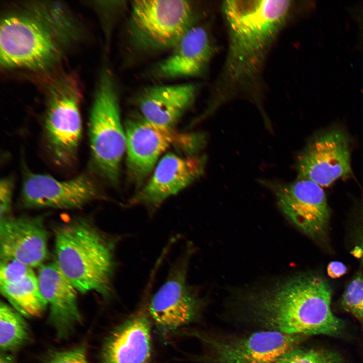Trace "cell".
I'll list each match as a JSON object with an SVG mask.
<instances>
[{
	"label": "cell",
	"instance_id": "3957f363",
	"mask_svg": "<svg viewBox=\"0 0 363 363\" xmlns=\"http://www.w3.org/2000/svg\"><path fill=\"white\" fill-rule=\"evenodd\" d=\"M115 247L113 239L88 218H74L54 229L55 263L83 293L110 296Z\"/></svg>",
	"mask_w": 363,
	"mask_h": 363
},
{
	"label": "cell",
	"instance_id": "484cf974",
	"mask_svg": "<svg viewBox=\"0 0 363 363\" xmlns=\"http://www.w3.org/2000/svg\"><path fill=\"white\" fill-rule=\"evenodd\" d=\"M14 181L12 177L2 178L0 182L1 219L10 215L12 203Z\"/></svg>",
	"mask_w": 363,
	"mask_h": 363
},
{
	"label": "cell",
	"instance_id": "7402d4cb",
	"mask_svg": "<svg viewBox=\"0 0 363 363\" xmlns=\"http://www.w3.org/2000/svg\"><path fill=\"white\" fill-rule=\"evenodd\" d=\"M17 311L7 304H0V346L8 350L19 347L27 339V325Z\"/></svg>",
	"mask_w": 363,
	"mask_h": 363
},
{
	"label": "cell",
	"instance_id": "4fadbf2b",
	"mask_svg": "<svg viewBox=\"0 0 363 363\" xmlns=\"http://www.w3.org/2000/svg\"><path fill=\"white\" fill-rule=\"evenodd\" d=\"M305 338L269 330L225 340L211 339L208 342L217 363H275Z\"/></svg>",
	"mask_w": 363,
	"mask_h": 363
},
{
	"label": "cell",
	"instance_id": "d6986e66",
	"mask_svg": "<svg viewBox=\"0 0 363 363\" xmlns=\"http://www.w3.org/2000/svg\"><path fill=\"white\" fill-rule=\"evenodd\" d=\"M151 354V323L145 313L134 315L116 328L102 350L103 363H148Z\"/></svg>",
	"mask_w": 363,
	"mask_h": 363
},
{
	"label": "cell",
	"instance_id": "8fae6325",
	"mask_svg": "<svg viewBox=\"0 0 363 363\" xmlns=\"http://www.w3.org/2000/svg\"><path fill=\"white\" fill-rule=\"evenodd\" d=\"M267 185L273 190L283 213L296 226L313 237L324 234L330 211L322 187L301 178L289 183Z\"/></svg>",
	"mask_w": 363,
	"mask_h": 363
},
{
	"label": "cell",
	"instance_id": "277c9868",
	"mask_svg": "<svg viewBox=\"0 0 363 363\" xmlns=\"http://www.w3.org/2000/svg\"><path fill=\"white\" fill-rule=\"evenodd\" d=\"M197 16L190 1H134L127 24L130 44L141 52L171 50L196 24Z\"/></svg>",
	"mask_w": 363,
	"mask_h": 363
},
{
	"label": "cell",
	"instance_id": "7c38bea8",
	"mask_svg": "<svg viewBox=\"0 0 363 363\" xmlns=\"http://www.w3.org/2000/svg\"><path fill=\"white\" fill-rule=\"evenodd\" d=\"M21 201L28 208L71 210L81 208L100 197L93 179L81 174L71 179L59 180L50 175L26 173Z\"/></svg>",
	"mask_w": 363,
	"mask_h": 363
},
{
	"label": "cell",
	"instance_id": "ffe728a7",
	"mask_svg": "<svg viewBox=\"0 0 363 363\" xmlns=\"http://www.w3.org/2000/svg\"><path fill=\"white\" fill-rule=\"evenodd\" d=\"M26 9L59 45L70 44L79 38L80 32L77 23L64 5L52 2H33L26 5Z\"/></svg>",
	"mask_w": 363,
	"mask_h": 363
},
{
	"label": "cell",
	"instance_id": "ac0fdd59",
	"mask_svg": "<svg viewBox=\"0 0 363 363\" xmlns=\"http://www.w3.org/2000/svg\"><path fill=\"white\" fill-rule=\"evenodd\" d=\"M197 91V86L190 83L147 87L137 97L139 115L152 123L173 128L194 103Z\"/></svg>",
	"mask_w": 363,
	"mask_h": 363
},
{
	"label": "cell",
	"instance_id": "603a6c76",
	"mask_svg": "<svg viewBox=\"0 0 363 363\" xmlns=\"http://www.w3.org/2000/svg\"><path fill=\"white\" fill-rule=\"evenodd\" d=\"M275 363H342L337 352L330 350L296 347L287 352Z\"/></svg>",
	"mask_w": 363,
	"mask_h": 363
},
{
	"label": "cell",
	"instance_id": "9a60e30c",
	"mask_svg": "<svg viewBox=\"0 0 363 363\" xmlns=\"http://www.w3.org/2000/svg\"><path fill=\"white\" fill-rule=\"evenodd\" d=\"M48 255V232L40 217L10 215L1 219L0 258L40 267Z\"/></svg>",
	"mask_w": 363,
	"mask_h": 363
},
{
	"label": "cell",
	"instance_id": "ba28073f",
	"mask_svg": "<svg viewBox=\"0 0 363 363\" xmlns=\"http://www.w3.org/2000/svg\"><path fill=\"white\" fill-rule=\"evenodd\" d=\"M125 129L128 166L137 182L146 177L159 157L171 145L194 152L206 141L204 134L178 133L173 128L152 123L139 114L127 120Z\"/></svg>",
	"mask_w": 363,
	"mask_h": 363
},
{
	"label": "cell",
	"instance_id": "e0dca14e",
	"mask_svg": "<svg viewBox=\"0 0 363 363\" xmlns=\"http://www.w3.org/2000/svg\"><path fill=\"white\" fill-rule=\"evenodd\" d=\"M42 294L50 309V320L58 335L65 337L80 322L75 287L54 262L44 264L37 275Z\"/></svg>",
	"mask_w": 363,
	"mask_h": 363
},
{
	"label": "cell",
	"instance_id": "30bf717a",
	"mask_svg": "<svg viewBox=\"0 0 363 363\" xmlns=\"http://www.w3.org/2000/svg\"><path fill=\"white\" fill-rule=\"evenodd\" d=\"M189 257L185 253L177 260L150 300L149 315L162 331L178 329L198 317L199 300L187 281Z\"/></svg>",
	"mask_w": 363,
	"mask_h": 363
},
{
	"label": "cell",
	"instance_id": "2e32d148",
	"mask_svg": "<svg viewBox=\"0 0 363 363\" xmlns=\"http://www.w3.org/2000/svg\"><path fill=\"white\" fill-rule=\"evenodd\" d=\"M213 53L214 47L207 30L195 24L183 35L169 54L155 65L153 76L165 80L201 76Z\"/></svg>",
	"mask_w": 363,
	"mask_h": 363
},
{
	"label": "cell",
	"instance_id": "8992f818",
	"mask_svg": "<svg viewBox=\"0 0 363 363\" xmlns=\"http://www.w3.org/2000/svg\"><path fill=\"white\" fill-rule=\"evenodd\" d=\"M43 122L44 143L53 161L62 167L73 165L82 137L81 94L71 74L56 78L46 91Z\"/></svg>",
	"mask_w": 363,
	"mask_h": 363
},
{
	"label": "cell",
	"instance_id": "9c48e42d",
	"mask_svg": "<svg viewBox=\"0 0 363 363\" xmlns=\"http://www.w3.org/2000/svg\"><path fill=\"white\" fill-rule=\"evenodd\" d=\"M348 137L339 128L325 130L315 135L298 155V178L327 187L351 173Z\"/></svg>",
	"mask_w": 363,
	"mask_h": 363
},
{
	"label": "cell",
	"instance_id": "6da1fadb",
	"mask_svg": "<svg viewBox=\"0 0 363 363\" xmlns=\"http://www.w3.org/2000/svg\"><path fill=\"white\" fill-rule=\"evenodd\" d=\"M331 297L325 279L308 274L254 294L248 305L254 319L271 330L336 336L344 324L332 311Z\"/></svg>",
	"mask_w": 363,
	"mask_h": 363
},
{
	"label": "cell",
	"instance_id": "f546056e",
	"mask_svg": "<svg viewBox=\"0 0 363 363\" xmlns=\"http://www.w3.org/2000/svg\"><path fill=\"white\" fill-rule=\"evenodd\" d=\"M0 363H8V362L4 360L1 359Z\"/></svg>",
	"mask_w": 363,
	"mask_h": 363
},
{
	"label": "cell",
	"instance_id": "52a82bcc",
	"mask_svg": "<svg viewBox=\"0 0 363 363\" xmlns=\"http://www.w3.org/2000/svg\"><path fill=\"white\" fill-rule=\"evenodd\" d=\"M59 46L42 24L27 12L9 14L1 20L0 63L4 69H47L58 58Z\"/></svg>",
	"mask_w": 363,
	"mask_h": 363
},
{
	"label": "cell",
	"instance_id": "5b68a950",
	"mask_svg": "<svg viewBox=\"0 0 363 363\" xmlns=\"http://www.w3.org/2000/svg\"><path fill=\"white\" fill-rule=\"evenodd\" d=\"M88 133L92 166L110 183L118 180L126 149L125 131L120 116L118 97L111 74L103 71L91 108Z\"/></svg>",
	"mask_w": 363,
	"mask_h": 363
},
{
	"label": "cell",
	"instance_id": "d4e9b609",
	"mask_svg": "<svg viewBox=\"0 0 363 363\" xmlns=\"http://www.w3.org/2000/svg\"><path fill=\"white\" fill-rule=\"evenodd\" d=\"M32 272V268L16 260L1 259L0 285L15 282Z\"/></svg>",
	"mask_w": 363,
	"mask_h": 363
},
{
	"label": "cell",
	"instance_id": "f1b7e54d",
	"mask_svg": "<svg viewBox=\"0 0 363 363\" xmlns=\"http://www.w3.org/2000/svg\"><path fill=\"white\" fill-rule=\"evenodd\" d=\"M359 241V245L355 248L354 252L355 255L361 258L363 261V223L360 233Z\"/></svg>",
	"mask_w": 363,
	"mask_h": 363
},
{
	"label": "cell",
	"instance_id": "5bb4252c",
	"mask_svg": "<svg viewBox=\"0 0 363 363\" xmlns=\"http://www.w3.org/2000/svg\"><path fill=\"white\" fill-rule=\"evenodd\" d=\"M206 162L205 156L183 157L167 154L158 163L149 182L131 203L157 208L200 177L204 173Z\"/></svg>",
	"mask_w": 363,
	"mask_h": 363
},
{
	"label": "cell",
	"instance_id": "4316f807",
	"mask_svg": "<svg viewBox=\"0 0 363 363\" xmlns=\"http://www.w3.org/2000/svg\"><path fill=\"white\" fill-rule=\"evenodd\" d=\"M50 363H89L85 350L82 348L57 352L54 353Z\"/></svg>",
	"mask_w": 363,
	"mask_h": 363
},
{
	"label": "cell",
	"instance_id": "83f0119b",
	"mask_svg": "<svg viewBox=\"0 0 363 363\" xmlns=\"http://www.w3.org/2000/svg\"><path fill=\"white\" fill-rule=\"evenodd\" d=\"M327 272L331 277L336 278L341 277L346 273V267L341 262L333 261L328 265Z\"/></svg>",
	"mask_w": 363,
	"mask_h": 363
},
{
	"label": "cell",
	"instance_id": "cb8c5ba5",
	"mask_svg": "<svg viewBox=\"0 0 363 363\" xmlns=\"http://www.w3.org/2000/svg\"><path fill=\"white\" fill-rule=\"evenodd\" d=\"M343 309L363 325V275L357 274L348 284L342 299Z\"/></svg>",
	"mask_w": 363,
	"mask_h": 363
},
{
	"label": "cell",
	"instance_id": "44dd1931",
	"mask_svg": "<svg viewBox=\"0 0 363 363\" xmlns=\"http://www.w3.org/2000/svg\"><path fill=\"white\" fill-rule=\"evenodd\" d=\"M0 289L14 309L26 316H40L47 305L34 271L15 282L0 285Z\"/></svg>",
	"mask_w": 363,
	"mask_h": 363
},
{
	"label": "cell",
	"instance_id": "7a4b0ae2",
	"mask_svg": "<svg viewBox=\"0 0 363 363\" xmlns=\"http://www.w3.org/2000/svg\"><path fill=\"white\" fill-rule=\"evenodd\" d=\"M291 6L288 0L224 2L222 11L229 44L222 83L236 86L254 79L284 24Z\"/></svg>",
	"mask_w": 363,
	"mask_h": 363
}]
</instances>
